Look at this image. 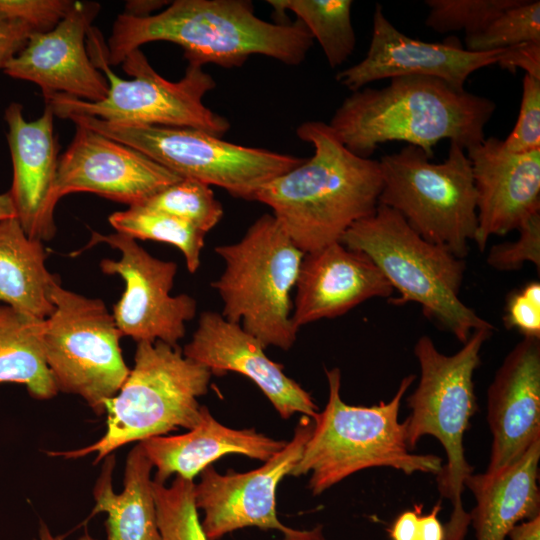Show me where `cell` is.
I'll return each mask as SVG.
<instances>
[{"instance_id": "cell-24", "label": "cell", "mask_w": 540, "mask_h": 540, "mask_svg": "<svg viewBox=\"0 0 540 540\" xmlns=\"http://www.w3.org/2000/svg\"><path fill=\"white\" fill-rule=\"evenodd\" d=\"M540 440L504 470L486 476L471 474L465 481L476 499L469 513L476 540H506L520 522L540 516Z\"/></svg>"}, {"instance_id": "cell-15", "label": "cell", "mask_w": 540, "mask_h": 540, "mask_svg": "<svg viewBox=\"0 0 540 540\" xmlns=\"http://www.w3.org/2000/svg\"><path fill=\"white\" fill-rule=\"evenodd\" d=\"M75 135L59 158L58 201L74 192H90L129 206L182 179L140 151L77 125Z\"/></svg>"}, {"instance_id": "cell-11", "label": "cell", "mask_w": 540, "mask_h": 540, "mask_svg": "<svg viewBox=\"0 0 540 540\" xmlns=\"http://www.w3.org/2000/svg\"><path fill=\"white\" fill-rule=\"evenodd\" d=\"M67 119L140 151L182 178L218 186L245 200H254L265 184L306 159L234 144L194 128L109 122L81 115Z\"/></svg>"}, {"instance_id": "cell-1", "label": "cell", "mask_w": 540, "mask_h": 540, "mask_svg": "<svg viewBox=\"0 0 540 540\" xmlns=\"http://www.w3.org/2000/svg\"><path fill=\"white\" fill-rule=\"evenodd\" d=\"M154 41L180 46L188 63L234 68L255 54L298 65L314 39L299 20L270 23L257 17L251 1L176 0L146 17L119 14L106 44L107 63L121 64L133 50Z\"/></svg>"}, {"instance_id": "cell-22", "label": "cell", "mask_w": 540, "mask_h": 540, "mask_svg": "<svg viewBox=\"0 0 540 540\" xmlns=\"http://www.w3.org/2000/svg\"><path fill=\"white\" fill-rule=\"evenodd\" d=\"M295 287L292 321L298 330L339 317L368 299L390 298L394 292L367 255L341 242L305 253Z\"/></svg>"}, {"instance_id": "cell-8", "label": "cell", "mask_w": 540, "mask_h": 540, "mask_svg": "<svg viewBox=\"0 0 540 540\" xmlns=\"http://www.w3.org/2000/svg\"><path fill=\"white\" fill-rule=\"evenodd\" d=\"M214 250L225 263L211 284L223 302L221 315L240 324L265 348L290 349L298 332L290 294L305 253L272 214L259 217L238 242Z\"/></svg>"}, {"instance_id": "cell-34", "label": "cell", "mask_w": 540, "mask_h": 540, "mask_svg": "<svg viewBox=\"0 0 540 540\" xmlns=\"http://www.w3.org/2000/svg\"><path fill=\"white\" fill-rule=\"evenodd\" d=\"M514 241L493 245L487 255V264L498 271H515L531 262L540 269V213L528 217L517 229Z\"/></svg>"}, {"instance_id": "cell-41", "label": "cell", "mask_w": 540, "mask_h": 540, "mask_svg": "<svg viewBox=\"0 0 540 540\" xmlns=\"http://www.w3.org/2000/svg\"><path fill=\"white\" fill-rule=\"evenodd\" d=\"M440 510L441 503L438 502L428 514L420 515L418 540H444V526L438 518Z\"/></svg>"}, {"instance_id": "cell-29", "label": "cell", "mask_w": 540, "mask_h": 540, "mask_svg": "<svg viewBox=\"0 0 540 540\" xmlns=\"http://www.w3.org/2000/svg\"><path fill=\"white\" fill-rule=\"evenodd\" d=\"M108 220L118 233L177 247L184 255L188 271L195 273L199 269L206 234L193 225L143 204L116 211Z\"/></svg>"}, {"instance_id": "cell-44", "label": "cell", "mask_w": 540, "mask_h": 540, "mask_svg": "<svg viewBox=\"0 0 540 540\" xmlns=\"http://www.w3.org/2000/svg\"><path fill=\"white\" fill-rule=\"evenodd\" d=\"M13 217L16 213L8 192L0 194V221Z\"/></svg>"}, {"instance_id": "cell-16", "label": "cell", "mask_w": 540, "mask_h": 540, "mask_svg": "<svg viewBox=\"0 0 540 540\" xmlns=\"http://www.w3.org/2000/svg\"><path fill=\"white\" fill-rule=\"evenodd\" d=\"M502 51H469L454 37L441 43L411 38L399 31L377 4L366 56L339 71L336 80L352 92L374 81L403 76L434 77L465 89L468 77L483 67L497 64Z\"/></svg>"}, {"instance_id": "cell-28", "label": "cell", "mask_w": 540, "mask_h": 540, "mask_svg": "<svg viewBox=\"0 0 540 540\" xmlns=\"http://www.w3.org/2000/svg\"><path fill=\"white\" fill-rule=\"evenodd\" d=\"M277 16L293 12L316 39L329 63L335 68L353 53L356 37L351 20V0H270Z\"/></svg>"}, {"instance_id": "cell-30", "label": "cell", "mask_w": 540, "mask_h": 540, "mask_svg": "<svg viewBox=\"0 0 540 540\" xmlns=\"http://www.w3.org/2000/svg\"><path fill=\"white\" fill-rule=\"evenodd\" d=\"M143 205L179 218L207 234L223 217V206L211 187L182 178L159 191Z\"/></svg>"}, {"instance_id": "cell-39", "label": "cell", "mask_w": 540, "mask_h": 540, "mask_svg": "<svg viewBox=\"0 0 540 540\" xmlns=\"http://www.w3.org/2000/svg\"><path fill=\"white\" fill-rule=\"evenodd\" d=\"M497 64L510 72L521 68L526 74L540 79V42H528L503 49Z\"/></svg>"}, {"instance_id": "cell-23", "label": "cell", "mask_w": 540, "mask_h": 540, "mask_svg": "<svg viewBox=\"0 0 540 540\" xmlns=\"http://www.w3.org/2000/svg\"><path fill=\"white\" fill-rule=\"evenodd\" d=\"M286 443L258 433L255 429L226 427L213 418L206 406H201L199 424L187 433L156 436L140 442L146 456L157 469L154 481L162 484L173 474L193 481L215 460L230 454L265 462Z\"/></svg>"}, {"instance_id": "cell-3", "label": "cell", "mask_w": 540, "mask_h": 540, "mask_svg": "<svg viewBox=\"0 0 540 540\" xmlns=\"http://www.w3.org/2000/svg\"><path fill=\"white\" fill-rule=\"evenodd\" d=\"M494 101L427 76L390 79L382 88H364L344 99L329 127L352 153L370 158L380 144L407 142L431 159L447 139L465 150L485 139Z\"/></svg>"}, {"instance_id": "cell-7", "label": "cell", "mask_w": 540, "mask_h": 540, "mask_svg": "<svg viewBox=\"0 0 540 540\" xmlns=\"http://www.w3.org/2000/svg\"><path fill=\"white\" fill-rule=\"evenodd\" d=\"M134 361L119 392L104 403V435L87 447L50 455L79 458L96 453V464L128 443L199 424L198 398L208 391L209 368L187 358L178 345L163 341L138 342Z\"/></svg>"}, {"instance_id": "cell-37", "label": "cell", "mask_w": 540, "mask_h": 540, "mask_svg": "<svg viewBox=\"0 0 540 540\" xmlns=\"http://www.w3.org/2000/svg\"><path fill=\"white\" fill-rule=\"evenodd\" d=\"M71 0H0V12L29 23L37 32L53 29L69 12Z\"/></svg>"}, {"instance_id": "cell-36", "label": "cell", "mask_w": 540, "mask_h": 540, "mask_svg": "<svg viewBox=\"0 0 540 540\" xmlns=\"http://www.w3.org/2000/svg\"><path fill=\"white\" fill-rule=\"evenodd\" d=\"M503 323L523 337L540 338V283L532 281L512 292L506 303Z\"/></svg>"}, {"instance_id": "cell-21", "label": "cell", "mask_w": 540, "mask_h": 540, "mask_svg": "<svg viewBox=\"0 0 540 540\" xmlns=\"http://www.w3.org/2000/svg\"><path fill=\"white\" fill-rule=\"evenodd\" d=\"M487 422L492 445L486 476L540 440V338L523 337L497 369L487 389Z\"/></svg>"}, {"instance_id": "cell-14", "label": "cell", "mask_w": 540, "mask_h": 540, "mask_svg": "<svg viewBox=\"0 0 540 540\" xmlns=\"http://www.w3.org/2000/svg\"><path fill=\"white\" fill-rule=\"evenodd\" d=\"M108 244L120 252V258L103 259L100 269L107 275H118L125 289L113 306V318L122 336L137 343L163 341L170 345L185 336L186 322L196 314L197 302L188 294H170L177 264L155 258L136 239L122 233L91 232L87 246Z\"/></svg>"}, {"instance_id": "cell-9", "label": "cell", "mask_w": 540, "mask_h": 540, "mask_svg": "<svg viewBox=\"0 0 540 540\" xmlns=\"http://www.w3.org/2000/svg\"><path fill=\"white\" fill-rule=\"evenodd\" d=\"M89 56L108 82L104 100L88 102L64 94L44 97L46 105L59 118L89 116L109 122L137 125L188 127L221 137L230 128L229 121L203 104V97L216 83L202 66L188 63L177 82L159 75L140 49L123 60V71L131 80L116 75L106 58V42L101 32L91 26L87 34Z\"/></svg>"}, {"instance_id": "cell-18", "label": "cell", "mask_w": 540, "mask_h": 540, "mask_svg": "<svg viewBox=\"0 0 540 540\" xmlns=\"http://www.w3.org/2000/svg\"><path fill=\"white\" fill-rule=\"evenodd\" d=\"M465 151L477 194L475 242L484 251L491 236L517 230L540 213V149L513 153L503 140L488 137Z\"/></svg>"}, {"instance_id": "cell-26", "label": "cell", "mask_w": 540, "mask_h": 540, "mask_svg": "<svg viewBox=\"0 0 540 540\" xmlns=\"http://www.w3.org/2000/svg\"><path fill=\"white\" fill-rule=\"evenodd\" d=\"M46 258L42 241L30 238L16 217L0 221V303L46 319L54 309L53 288L61 282Z\"/></svg>"}, {"instance_id": "cell-6", "label": "cell", "mask_w": 540, "mask_h": 540, "mask_svg": "<svg viewBox=\"0 0 540 540\" xmlns=\"http://www.w3.org/2000/svg\"><path fill=\"white\" fill-rule=\"evenodd\" d=\"M340 242L367 255L398 291L399 296L389 298V303H418L427 318L462 343L477 329H495L459 297L464 259L423 239L395 210L378 204Z\"/></svg>"}, {"instance_id": "cell-5", "label": "cell", "mask_w": 540, "mask_h": 540, "mask_svg": "<svg viewBox=\"0 0 540 540\" xmlns=\"http://www.w3.org/2000/svg\"><path fill=\"white\" fill-rule=\"evenodd\" d=\"M493 330L473 331L453 355L441 353L427 335L419 337L414 346L420 379L406 400L411 410L405 419L406 441L411 451L423 436L430 435L444 448L447 462L436 475L441 497L452 504L444 540H464L470 525L462 494L473 467L465 456L464 435L477 410L473 375L481 364V349Z\"/></svg>"}, {"instance_id": "cell-17", "label": "cell", "mask_w": 540, "mask_h": 540, "mask_svg": "<svg viewBox=\"0 0 540 540\" xmlns=\"http://www.w3.org/2000/svg\"><path fill=\"white\" fill-rule=\"evenodd\" d=\"M99 10V3L74 1L53 29L29 37L24 48L5 65L4 73L35 83L44 97L64 94L88 102L104 100L108 82L87 49L88 30Z\"/></svg>"}, {"instance_id": "cell-20", "label": "cell", "mask_w": 540, "mask_h": 540, "mask_svg": "<svg viewBox=\"0 0 540 540\" xmlns=\"http://www.w3.org/2000/svg\"><path fill=\"white\" fill-rule=\"evenodd\" d=\"M54 117L47 105L43 114L33 121L24 118L23 106L17 102L9 104L4 112L13 167L8 194L25 233L42 242L52 239L56 232L59 157Z\"/></svg>"}, {"instance_id": "cell-33", "label": "cell", "mask_w": 540, "mask_h": 540, "mask_svg": "<svg viewBox=\"0 0 540 540\" xmlns=\"http://www.w3.org/2000/svg\"><path fill=\"white\" fill-rule=\"evenodd\" d=\"M522 0H426L425 25L438 33L465 31L471 36L483 31L503 11Z\"/></svg>"}, {"instance_id": "cell-4", "label": "cell", "mask_w": 540, "mask_h": 540, "mask_svg": "<svg viewBox=\"0 0 540 540\" xmlns=\"http://www.w3.org/2000/svg\"><path fill=\"white\" fill-rule=\"evenodd\" d=\"M329 397L314 419V428L302 457L290 475L311 472L309 489L319 495L348 476L373 467H388L406 475L416 472L437 475L442 458L414 454L406 441V421H399L401 401L415 380L405 376L388 401L370 407L348 405L341 399V372L325 370Z\"/></svg>"}, {"instance_id": "cell-31", "label": "cell", "mask_w": 540, "mask_h": 540, "mask_svg": "<svg viewBox=\"0 0 540 540\" xmlns=\"http://www.w3.org/2000/svg\"><path fill=\"white\" fill-rule=\"evenodd\" d=\"M161 540H208L194 501V483L176 476L170 486L152 483Z\"/></svg>"}, {"instance_id": "cell-40", "label": "cell", "mask_w": 540, "mask_h": 540, "mask_svg": "<svg viewBox=\"0 0 540 540\" xmlns=\"http://www.w3.org/2000/svg\"><path fill=\"white\" fill-rule=\"evenodd\" d=\"M419 506L402 512L392 524L389 535L391 540H418L420 517Z\"/></svg>"}, {"instance_id": "cell-12", "label": "cell", "mask_w": 540, "mask_h": 540, "mask_svg": "<svg viewBox=\"0 0 540 540\" xmlns=\"http://www.w3.org/2000/svg\"><path fill=\"white\" fill-rule=\"evenodd\" d=\"M54 309L43 320L42 344L58 392L82 397L97 414L113 398L130 369L120 347L122 336L112 313L98 298H89L57 283Z\"/></svg>"}, {"instance_id": "cell-43", "label": "cell", "mask_w": 540, "mask_h": 540, "mask_svg": "<svg viewBox=\"0 0 540 540\" xmlns=\"http://www.w3.org/2000/svg\"><path fill=\"white\" fill-rule=\"evenodd\" d=\"M166 1H128L124 13L136 16L146 17L152 15V12L165 5Z\"/></svg>"}, {"instance_id": "cell-25", "label": "cell", "mask_w": 540, "mask_h": 540, "mask_svg": "<svg viewBox=\"0 0 540 540\" xmlns=\"http://www.w3.org/2000/svg\"><path fill=\"white\" fill-rule=\"evenodd\" d=\"M114 466V455L105 457L93 490L95 507L91 515L107 514L106 540H161L150 478L153 465L142 445H136L127 456L121 493L113 491Z\"/></svg>"}, {"instance_id": "cell-13", "label": "cell", "mask_w": 540, "mask_h": 540, "mask_svg": "<svg viewBox=\"0 0 540 540\" xmlns=\"http://www.w3.org/2000/svg\"><path fill=\"white\" fill-rule=\"evenodd\" d=\"M313 428L314 420L302 416L292 439L263 466L252 471L228 470L221 475L212 465L202 470L193 494L196 508L204 512L201 526L208 540H218L245 527L280 531L282 540H326L321 527L292 529L283 525L276 513L278 484L301 459Z\"/></svg>"}, {"instance_id": "cell-19", "label": "cell", "mask_w": 540, "mask_h": 540, "mask_svg": "<svg viewBox=\"0 0 540 540\" xmlns=\"http://www.w3.org/2000/svg\"><path fill=\"white\" fill-rule=\"evenodd\" d=\"M182 351L209 368L212 375L237 372L248 377L284 419L302 413L314 420L319 413L312 396L284 373L281 364L266 356L256 337L217 312L200 314L192 339Z\"/></svg>"}, {"instance_id": "cell-38", "label": "cell", "mask_w": 540, "mask_h": 540, "mask_svg": "<svg viewBox=\"0 0 540 540\" xmlns=\"http://www.w3.org/2000/svg\"><path fill=\"white\" fill-rule=\"evenodd\" d=\"M35 32L29 23L0 12V69L24 48Z\"/></svg>"}, {"instance_id": "cell-45", "label": "cell", "mask_w": 540, "mask_h": 540, "mask_svg": "<svg viewBox=\"0 0 540 540\" xmlns=\"http://www.w3.org/2000/svg\"><path fill=\"white\" fill-rule=\"evenodd\" d=\"M35 540H59L58 537H55L50 529L48 528V526L44 523V522H41V525H40V528H39V533H38V538L35 539ZM78 540H97L95 538H92L87 532L81 536Z\"/></svg>"}, {"instance_id": "cell-32", "label": "cell", "mask_w": 540, "mask_h": 540, "mask_svg": "<svg viewBox=\"0 0 540 540\" xmlns=\"http://www.w3.org/2000/svg\"><path fill=\"white\" fill-rule=\"evenodd\" d=\"M540 42V1L522 0L503 11L483 31L466 36L469 51L487 52Z\"/></svg>"}, {"instance_id": "cell-27", "label": "cell", "mask_w": 540, "mask_h": 540, "mask_svg": "<svg viewBox=\"0 0 540 540\" xmlns=\"http://www.w3.org/2000/svg\"><path fill=\"white\" fill-rule=\"evenodd\" d=\"M42 329L43 320L0 303V384H22L34 399L47 400L58 389L45 360Z\"/></svg>"}, {"instance_id": "cell-42", "label": "cell", "mask_w": 540, "mask_h": 540, "mask_svg": "<svg viewBox=\"0 0 540 540\" xmlns=\"http://www.w3.org/2000/svg\"><path fill=\"white\" fill-rule=\"evenodd\" d=\"M506 538L509 540H540V516L515 525Z\"/></svg>"}, {"instance_id": "cell-35", "label": "cell", "mask_w": 540, "mask_h": 540, "mask_svg": "<svg viewBox=\"0 0 540 540\" xmlns=\"http://www.w3.org/2000/svg\"><path fill=\"white\" fill-rule=\"evenodd\" d=\"M503 144L513 153L540 149V79L525 74L518 118Z\"/></svg>"}, {"instance_id": "cell-10", "label": "cell", "mask_w": 540, "mask_h": 540, "mask_svg": "<svg viewBox=\"0 0 540 540\" xmlns=\"http://www.w3.org/2000/svg\"><path fill=\"white\" fill-rule=\"evenodd\" d=\"M378 204L399 213L423 239L464 259L475 241L477 194L466 151L450 142L447 158L434 163L412 145L383 155Z\"/></svg>"}, {"instance_id": "cell-2", "label": "cell", "mask_w": 540, "mask_h": 540, "mask_svg": "<svg viewBox=\"0 0 540 540\" xmlns=\"http://www.w3.org/2000/svg\"><path fill=\"white\" fill-rule=\"evenodd\" d=\"M297 136L314 154L265 184L254 200L273 216L304 253L340 242L357 221L372 215L382 188L379 161L348 150L328 124H300Z\"/></svg>"}]
</instances>
